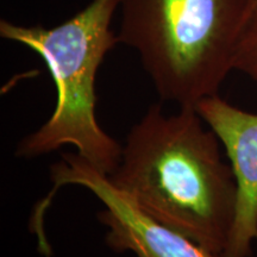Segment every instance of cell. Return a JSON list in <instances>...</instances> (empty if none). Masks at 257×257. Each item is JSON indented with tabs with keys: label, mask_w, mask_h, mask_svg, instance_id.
Masks as SVG:
<instances>
[{
	"label": "cell",
	"mask_w": 257,
	"mask_h": 257,
	"mask_svg": "<svg viewBox=\"0 0 257 257\" xmlns=\"http://www.w3.org/2000/svg\"><path fill=\"white\" fill-rule=\"evenodd\" d=\"M50 178L54 193L62 186H81L101 201L104 208L98 218L107 227L106 244L115 252L131 251L136 257H216L200 244L141 210L114 187L108 175L78 153L62 154L59 162L51 166Z\"/></svg>",
	"instance_id": "obj_4"
},
{
	"label": "cell",
	"mask_w": 257,
	"mask_h": 257,
	"mask_svg": "<svg viewBox=\"0 0 257 257\" xmlns=\"http://www.w3.org/2000/svg\"><path fill=\"white\" fill-rule=\"evenodd\" d=\"M221 143L195 107L148 108L128 131L110 181L150 217L220 257L236 207V181Z\"/></svg>",
	"instance_id": "obj_1"
},
{
	"label": "cell",
	"mask_w": 257,
	"mask_h": 257,
	"mask_svg": "<svg viewBox=\"0 0 257 257\" xmlns=\"http://www.w3.org/2000/svg\"><path fill=\"white\" fill-rule=\"evenodd\" d=\"M195 108L220 141L236 181L233 223L220 257H250L257 240V113L219 94L202 99Z\"/></svg>",
	"instance_id": "obj_5"
},
{
	"label": "cell",
	"mask_w": 257,
	"mask_h": 257,
	"mask_svg": "<svg viewBox=\"0 0 257 257\" xmlns=\"http://www.w3.org/2000/svg\"><path fill=\"white\" fill-rule=\"evenodd\" d=\"M233 70L245 74L257 85V21L249 22L240 40Z\"/></svg>",
	"instance_id": "obj_6"
},
{
	"label": "cell",
	"mask_w": 257,
	"mask_h": 257,
	"mask_svg": "<svg viewBox=\"0 0 257 257\" xmlns=\"http://www.w3.org/2000/svg\"><path fill=\"white\" fill-rule=\"evenodd\" d=\"M119 43L133 48L161 100L195 107L216 95L251 16V0H120Z\"/></svg>",
	"instance_id": "obj_2"
},
{
	"label": "cell",
	"mask_w": 257,
	"mask_h": 257,
	"mask_svg": "<svg viewBox=\"0 0 257 257\" xmlns=\"http://www.w3.org/2000/svg\"><path fill=\"white\" fill-rule=\"evenodd\" d=\"M257 21V0H251V16H250V21Z\"/></svg>",
	"instance_id": "obj_7"
},
{
	"label": "cell",
	"mask_w": 257,
	"mask_h": 257,
	"mask_svg": "<svg viewBox=\"0 0 257 257\" xmlns=\"http://www.w3.org/2000/svg\"><path fill=\"white\" fill-rule=\"evenodd\" d=\"M119 4L120 0H92L54 28L0 22V36L23 44L42 57L57 92L51 117L21 141L18 156L47 155L69 144L106 175L118 168L123 147L96 120L95 79L105 56L119 43L111 28Z\"/></svg>",
	"instance_id": "obj_3"
}]
</instances>
